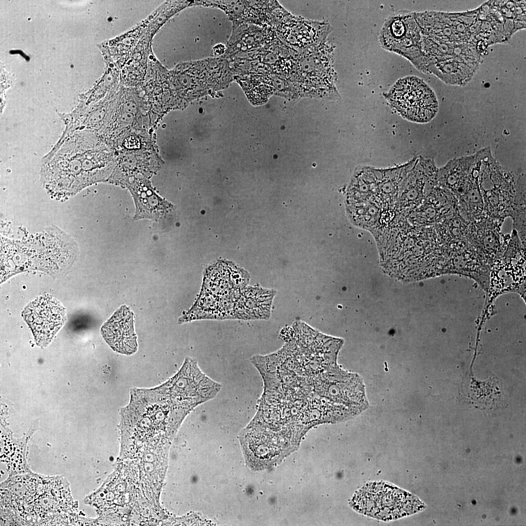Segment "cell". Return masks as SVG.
<instances>
[{
    "mask_svg": "<svg viewBox=\"0 0 526 526\" xmlns=\"http://www.w3.org/2000/svg\"><path fill=\"white\" fill-rule=\"evenodd\" d=\"M101 334L115 352L130 355L137 350L133 314L126 306L121 307L101 328Z\"/></svg>",
    "mask_w": 526,
    "mask_h": 526,
    "instance_id": "cell-14",
    "label": "cell"
},
{
    "mask_svg": "<svg viewBox=\"0 0 526 526\" xmlns=\"http://www.w3.org/2000/svg\"><path fill=\"white\" fill-rule=\"evenodd\" d=\"M479 184L486 215L503 221L508 218L515 192L517 177L503 167L487 147L478 150Z\"/></svg>",
    "mask_w": 526,
    "mask_h": 526,
    "instance_id": "cell-4",
    "label": "cell"
},
{
    "mask_svg": "<svg viewBox=\"0 0 526 526\" xmlns=\"http://www.w3.org/2000/svg\"><path fill=\"white\" fill-rule=\"evenodd\" d=\"M469 224L458 210L433 227L439 244L445 249L457 251L469 245Z\"/></svg>",
    "mask_w": 526,
    "mask_h": 526,
    "instance_id": "cell-20",
    "label": "cell"
},
{
    "mask_svg": "<svg viewBox=\"0 0 526 526\" xmlns=\"http://www.w3.org/2000/svg\"><path fill=\"white\" fill-rule=\"evenodd\" d=\"M135 205V220L153 219L157 221L170 209L169 204L159 196L147 180L135 178L126 184Z\"/></svg>",
    "mask_w": 526,
    "mask_h": 526,
    "instance_id": "cell-17",
    "label": "cell"
},
{
    "mask_svg": "<svg viewBox=\"0 0 526 526\" xmlns=\"http://www.w3.org/2000/svg\"><path fill=\"white\" fill-rule=\"evenodd\" d=\"M526 175L522 173L517 177L515 192L508 218L512 219L513 229L517 232L525 247L526 245Z\"/></svg>",
    "mask_w": 526,
    "mask_h": 526,
    "instance_id": "cell-22",
    "label": "cell"
},
{
    "mask_svg": "<svg viewBox=\"0 0 526 526\" xmlns=\"http://www.w3.org/2000/svg\"><path fill=\"white\" fill-rule=\"evenodd\" d=\"M359 513L382 521H392L420 510L423 505L412 494L385 482L368 484L351 500Z\"/></svg>",
    "mask_w": 526,
    "mask_h": 526,
    "instance_id": "cell-3",
    "label": "cell"
},
{
    "mask_svg": "<svg viewBox=\"0 0 526 526\" xmlns=\"http://www.w3.org/2000/svg\"><path fill=\"white\" fill-rule=\"evenodd\" d=\"M234 81L240 85L248 100L254 105L265 103L274 93L271 79L267 75L250 74L234 75Z\"/></svg>",
    "mask_w": 526,
    "mask_h": 526,
    "instance_id": "cell-21",
    "label": "cell"
},
{
    "mask_svg": "<svg viewBox=\"0 0 526 526\" xmlns=\"http://www.w3.org/2000/svg\"><path fill=\"white\" fill-rule=\"evenodd\" d=\"M249 280L248 272L232 262L212 264L206 270L199 297L184 319H233L236 303Z\"/></svg>",
    "mask_w": 526,
    "mask_h": 526,
    "instance_id": "cell-2",
    "label": "cell"
},
{
    "mask_svg": "<svg viewBox=\"0 0 526 526\" xmlns=\"http://www.w3.org/2000/svg\"><path fill=\"white\" fill-rule=\"evenodd\" d=\"M476 161L462 193L457 197L458 210L469 222L476 221L485 215L484 202L479 184L480 158L476 153Z\"/></svg>",
    "mask_w": 526,
    "mask_h": 526,
    "instance_id": "cell-19",
    "label": "cell"
},
{
    "mask_svg": "<svg viewBox=\"0 0 526 526\" xmlns=\"http://www.w3.org/2000/svg\"><path fill=\"white\" fill-rule=\"evenodd\" d=\"M194 408L171 396L161 384L131 390L129 403L121 409L124 437L171 440Z\"/></svg>",
    "mask_w": 526,
    "mask_h": 526,
    "instance_id": "cell-1",
    "label": "cell"
},
{
    "mask_svg": "<svg viewBox=\"0 0 526 526\" xmlns=\"http://www.w3.org/2000/svg\"><path fill=\"white\" fill-rule=\"evenodd\" d=\"M276 291L259 284L247 285L242 291L236 303L233 319L267 320L271 315Z\"/></svg>",
    "mask_w": 526,
    "mask_h": 526,
    "instance_id": "cell-16",
    "label": "cell"
},
{
    "mask_svg": "<svg viewBox=\"0 0 526 526\" xmlns=\"http://www.w3.org/2000/svg\"><path fill=\"white\" fill-rule=\"evenodd\" d=\"M275 31L270 25L242 24L232 27L227 41L226 51L221 57L228 60L242 54L250 52L267 46L278 38Z\"/></svg>",
    "mask_w": 526,
    "mask_h": 526,
    "instance_id": "cell-13",
    "label": "cell"
},
{
    "mask_svg": "<svg viewBox=\"0 0 526 526\" xmlns=\"http://www.w3.org/2000/svg\"><path fill=\"white\" fill-rule=\"evenodd\" d=\"M194 6L217 8L223 11L232 27L242 24L270 25L275 10L280 7L272 0H195Z\"/></svg>",
    "mask_w": 526,
    "mask_h": 526,
    "instance_id": "cell-11",
    "label": "cell"
},
{
    "mask_svg": "<svg viewBox=\"0 0 526 526\" xmlns=\"http://www.w3.org/2000/svg\"><path fill=\"white\" fill-rule=\"evenodd\" d=\"M225 45L222 43L218 44L213 47L211 51V56L213 57H221L225 54Z\"/></svg>",
    "mask_w": 526,
    "mask_h": 526,
    "instance_id": "cell-23",
    "label": "cell"
},
{
    "mask_svg": "<svg viewBox=\"0 0 526 526\" xmlns=\"http://www.w3.org/2000/svg\"><path fill=\"white\" fill-rule=\"evenodd\" d=\"M504 222L486 215L470 222L468 242L477 253L487 260L502 257L507 248L510 234L501 231Z\"/></svg>",
    "mask_w": 526,
    "mask_h": 526,
    "instance_id": "cell-12",
    "label": "cell"
},
{
    "mask_svg": "<svg viewBox=\"0 0 526 526\" xmlns=\"http://www.w3.org/2000/svg\"><path fill=\"white\" fill-rule=\"evenodd\" d=\"M271 27L277 35L290 45L302 47L315 44L327 34V24L300 20L299 19H281L279 16Z\"/></svg>",
    "mask_w": 526,
    "mask_h": 526,
    "instance_id": "cell-15",
    "label": "cell"
},
{
    "mask_svg": "<svg viewBox=\"0 0 526 526\" xmlns=\"http://www.w3.org/2000/svg\"><path fill=\"white\" fill-rule=\"evenodd\" d=\"M384 96L394 111L412 122H430L438 111L434 91L423 80L415 76L398 80Z\"/></svg>",
    "mask_w": 526,
    "mask_h": 526,
    "instance_id": "cell-5",
    "label": "cell"
},
{
    "mask_svg": "<svg viewBox=\"0 0 526 526\" xmlns=\"http://www.w3.org/2000/svg\"><path fill=\"white\" fill-rule=\"evenodd\" d=\"M280 435L253 422L240 433L239 439L246 463L254 469H262L273 465L282 451Z\"/></svg>",
    "mask_w": 526,
    "mask_h": 526,
    "instance_id": "cell-8",
    "label": "cell"
},
{
    "mask_svg": "<svg viewBox=\"0 0 526 526\" xmlns=\"http://www.w3.org/2000/svg\"><path fill=\"white\" fill-rule=\"evenodd\" d=\"M457 202L452 192L436 184L417 207L397 219L405 226H434L458 210Z\"/></svg>",
    "mask_w": 526,
    "mask_h": 526,
    "instance_id": "cell-7",
    "label": "cell"
},
{
    "mask_svg": "<svg viewBox=\"0 0 526 526\" xmlns=\"http://www.w3.org/2000/svg\"><path fill=\"white\" fill-rule=\"evenodd\" d=\"M37 343L45 346L52 340L66 319L65 308L49 296L39 297L30 302L22 312Z\"/></svg>",
    "mask_w": 526,
    "mask_h": 526,
    "instance_id": "cell-9",
    "label": "cell"
},
{
    "mask_svg": "<svg viewBox=\"0 0 526 526\" xmlns=\"http://www.w3.org/2000/svg\"><path fill=\"white\" fill-rule=\"evenodd\" d=\"M162 385L171 396L194 408L214 398L222 388L201 370L195 359L188 357L179 371Z\"/></svg>",
    "mask_w": 526,
    "mask_h": 526,
    "instance_id": "cell-6",
    "label": "cell"
},
{
    "mask_svg": "<svg viewBox=\"0 0 526 526\" xmlns=\"http://www.w3.org/2000/svg\"><path fill=\"white\" fill-rule=\"evenodd\" d=\"M420 38V29L413 13L399 14L388 18L380 33L382 47L409 60L415 56Z\"/></svg>",
    "mask_w": 526,
    "mask_h": 526,
    "instance_id": "cell-10",
    "label": "cell"
},
{
    "mask_svg": "<svg viewBox=\"0 0 526 526\" xmlns=\"http://www.w3.org/2000/svg\"><path fill=\"white\" fill-rule=\"evenodd\" d=\"M476 161V153L450 160L438 168L437 184L449 190L457 198L463 191Z\"/></svg>",
    "mask_w": 526,
    "mask_h": 526,
    "instance_id": "cell-18",
    "label": "cell"
}]
</instances>
